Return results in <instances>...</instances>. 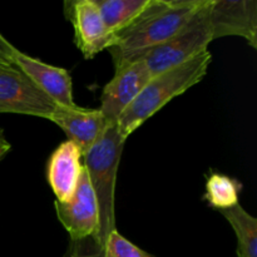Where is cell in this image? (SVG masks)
Returning a JSON list of instances; mask_svg holds the SVG:
<instances>
[{
	"mask_svg": "<svg viewBox=\"0 0 257 257\" xmlns=\"http://www.w3.org/2000/svg\"><path fill=\"white\" fill-rule=\"evenodd\" d=\"M205 0H150L143 12L119 33L108 48L114 68L140 60L180 32Z\"/></svg>",
	"mask_w": 257,
	"mask_h": 257,
	"instance_id": "6da1fadb",
	"label": "cell"
},
{
	"mask_svg": "<svg viewBox=\"0 0 257 257\" xmlns=\"http://www.w3.org/2000/svg\"><path fill=\"white\" fill-rule=\"evenodd\" d=\"M211 60L212 54L206 50L183 64L151 78L142 92L118 118L117 127L120 136L127 141L137 128L163 105L200 83L207 74Z\"/></svg>",
	"mask_w": 257,
	"mask_h": 257,
	"instance_id": "7a4b0ae2",
	"label": "cell"
},
{
	"mask_svg": "<svg viewBox=\"0 0 257 257\" xmlns=\"http://www.w3.org/2000/svg\"><path fill=\"white\" fill-rule=\"evenodd\" d=\"M124 143L117 123H110L97 143L83 156V167L87 171L99 207L100 231L97 240L102 245L107 236L117 228L114 193Z\"/></svg>",
	"mask_w": 257,
	"mask_h": 257,
	"instance_id": "3957f363",
	"label": "cell"
},
{
	"mask_svg": "<svg viewBox=\"0 0 257 257\" xmlns=\"http://www.w3.org/2000/svg\"><path fill=\"white\" fill-rule=\"evenodd\" d=\"M211 42L210 0H205L180 32L166 43L148 52L142 59H145L151 75L155 77L208 50Z\"/></svg>",
	"mask_w": 257,
	"mask_h": 257,
	"instance_id": "277c9868",
	"label": "cell"
},
{
	"mask_svg": "<svg viewBox=\"0 0 257 257\" xmlns=\"http://www.w3.org/2000/svg\"><path fill=\"white\" fill-rule=\"evenodd\" d=\"M57 104L27 75L12 65L0 64V113L49 119Z\"/></svg>",
	"mask_w": 257,
	"mask_h": 257,
	"instance_id": "5b68a950",
	"label": "cell"
},
{
	"mask_svg": "<svg viewBox=\"0 0 257 257\" xmlns=\"http://www.w3.org/2000/svg\"><path fill=\"white\" fill-rule=\"evenodd\" d=\"M58 220L69 233L70 241L98 238L100 231L99 207L89 177L83 167L74 193L67 202H54Z\"/></svg>",
	"mask_w": 257,
	"mask_h": 257,
	"instance_id": "8992f818",
	"label": "cell"
},
{
	"mask_svg": "<svg viewBox=\"0 0 257 257\" xmlns=\"http://www.w3.org/2000/svg\"><path fill=\"white\" fill-rule=\"evenodd\" d=\"M152 78L145 59L128 63L115 69L114 77L103 88L99 110L109 123L118 118L142 92Z\"/></svg>",
	"mask_w": 257,
	"mask_h": 257,
	"instance_id": "52a82bcc",
	"label": "cell"
},
{
	"mask_svg": "<svg viewBox=\"0 0 257 257\" xmlns=\"http://www.w3.org/2000/svg\"><path fill=\"white\" fill-rule=\"evenodd\" d=\"M212 40L241 37L257 49V2L255 0H210Z\"/></svg>",
	"mask_w": 257,
	"mask_h": 257,
	"instance_id": "ba28073f",
	"label": "cell"
},
{
	"mask_svg": "<svg viewBox=\"0 0 257 257\" xmlns=\"http://www.w3.org/2000/svg\"><path fill=\"white\" fill-rule=\"evenodd\" d=\"M64 13L74 29V43L85 59H92L112 43L94 0H69Z\"/></svg>",
	"mask_w": 257,
	"mask_h": 257,
	"instance_id": "9c48e42d",
	"label": "cell"
},
{
	"mask_svg": "<svg viewBox=\"0 0 257 257\" xmlns=\"http://www.w3.org/2000/svg\"><path fill=\"white\" fill-rule=\"evenodd\" d=\"M49 120L65 133L68 141L77 146L82 156L97 143L110 124L99 109H87L77 104L72 107L57 105Z\"/></svg>",
	"mask_w": 257,
	"mask_h": 257,
	"instance_id": "30bf717a",
	"label": "cell"
},
{
	"mask_svg": "<svg viewBox=\"0 0 257 257\" xmlns=\"http://www.w3.org/2000/svg\"><path fill=\"white\" fill-rule=\"evenodd\" d=\"M13 67L24 73L45 95L59 107L75 105L73 98V83L67 69L49 65L42 60L17 50Z\"/></svg>",
	"mask_w": 257,
	"mask_h": 257,
	"instance_id": "8fae6325",
	"label": "cell"
},
{
	"mask_svg": "<svg viewBox=\"0 0 257 257\" xmlns=\"http://www.w3.org/2000/svg\"><path fill=\"white\" fill-rule=\"evenodd\" d=\"M82 153L70 141L60 143L48 161V182L59 202H67L77 188L82 175Z\"/></svg>",
	"mask_w": 257,
	"mask_h": 257,
	"instance_id": "7c38bea8",
	"label": "cell"
},
{
	"mask_svg": "<svg viewBox=\"0 0 257 257\" xmlns=\"http://www.w3.org/2000/svg\"><path fill=\"white\" fill-rule=\"evenodd\" d=\"M110 35L127 28L148 5L150 0H94ZM112 44V43H110Z\"/></svg>",
	"mask_w": 257,
	"mask_h": 257,
	"instance_id": "4fadbf2b",
	"label": "cell"
},
{
	"mask_svg": "<svg viewBox=\"0 0 257 257\" xmlns=\"http://www.w3.org/2000/svg\"><path fill=\"white\" fill-rule=\"evenodd\" d=\"M228 221L237 238V257H257V220L242 206L220 211Z\"/></svg>",
	"mask_w": 257,
	"mask_h": 257,
	"instance_id": "5bb4252c",
	"label": "cell"
},
{
	"mask_svg": "<svg viewBox=\"0 0 257 257\" xmlns=\"http://www.w3.org/2000/svg\"><path fill=\"white\" fill-rule=\"evenodd\" d=\"M242 185L230 176L211 172L206 181L203 198L216 210L222 211L238 205Z\"/></svg>",
	"mask_w": 257,
	"mask_h": 257,
	"instance_id": "9a60e30c",
	"label": "cell"
},
{
	"mask_svg": "<svg viewBox=\"0 0 257 257\" xmlns=\"http://www.w3.org/2000/svg\"><path fill=\"white\" fill-rule=\"evenodd\" d=\"M103 251L104 257H155L123 237L117 228L107 236L103 243Z\"/></svg>",
	"mask_w": 257,
	"mask_h": 257,
	"instance_id": "2e32d148",
	"label": "cell"
},
{
	"mask_svg": "<svg viewBox=\"0 0 257 257\" xmlns=\"http://www.w3.org/2000/svg\"><path fill=\"white\" fill-rule=\"evenodd\" d=\"M65 257H104L103 245L95 237L70 241Z\"/></svg>",
	"mask_w": 257,
	"mask_h": 257,
	"instance_id": "e0dca14e",
	"label": "cell"
},
{
	"mask_svg": "<svg viewBox=\"0 0 257 257\" xmlns=\"http://www.w3.org/2000/svg\"><path fill=\"white\" fill-rule=\"evenodd\" d=\"M17 48L13 44H10L7 39L0 33V63L5 65H12L13 67V59L17 53Z\"/></svg>",
	"mask_w": 257,
	"mask_h": 257,
	"instance_id": "ac0fdd59",
	"label": "cell"
},
{
	"mask_svg": "<svg viewBox=\"0 0 257 257\" xmlns=\"http://www.w3.org/2000/svg\"><path fill=\"white\" fill-rule=\"evenodd\" d=\"M10 150H12V146L8 142L7 138H5L3 130H0V161L10 152Z\"/></svg>",
	"mask_w": 257,
	"mask_h": 257,
	"instance_id": "d6986e66",
	"label": "cell"
},
{
	"mask_svg": "<svg viewBox=\"0 0 257 257\" xmlns=\"http://www.w3.org/2000/svg\"><path fill=\"white\" fill-rule=\"evenodd\" d=\"M0 64H3V63H0ZM4 65H5V64H4Z\"/></svg>",
	"mask_w": 257,
	"mask_h": 257,
	"instance_id": "ffe728a7",
	"label": "cell"
}]
</instances>
